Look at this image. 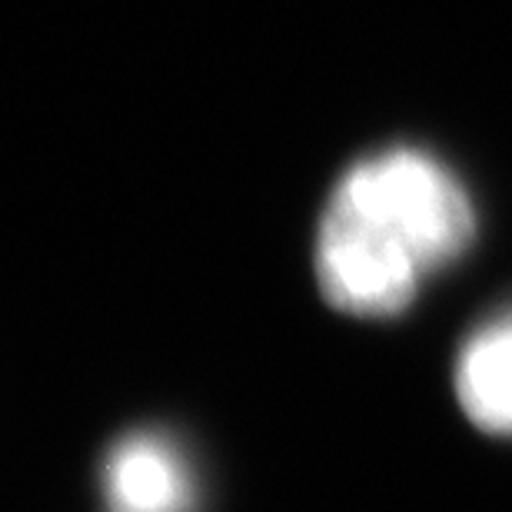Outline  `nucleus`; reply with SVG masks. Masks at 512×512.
Here are the masks:
<instances>
[{"mask_svg": "<svg viewBox=\"0 0 512 512\" xmlns=\"http://www.w3.org/2000/svg\"><path fill=\"white\" fill-rule=\"evenodd\" d=\"M476 237V213L453 173L419 150H386L336 183L316 237V276L336 310L393 316L419 283Z\"/></svg>", "mask_w": 512, "mask_h": 512, "instance_id": "f257e3e1", "label": "nucleus"}, {"mask_svg": "<svg viewBox=\"0 0 512 512\" xmlns=\"http://www.w3.org/2000/svg\"><path fill=\"white\" fill-rule=\"evenodd\" d=\"M463 413L479 429L512 436V313L483 326L466 343L456 370Z\"/></svg>", "mask_w": 512, "mask_h": 512, "instance_id": "f03ea898", "label": "nucleus"}, {"mask_svg": "<svg viewBox=\"0 0 512 512\" xmlns=\"http://www.w3.org/2000/svg\"><path fill=\"white\" fill-rule=\"evenodd\" d=\"M107 486L124 512H177L187 503L180 459L150 436L127 439L107 466Z\"/></svg>", "mask_w": 512, "mask_h": 512, "instance_id": "7ed1b4c3", "label": "nucleus"}]
</instances>
